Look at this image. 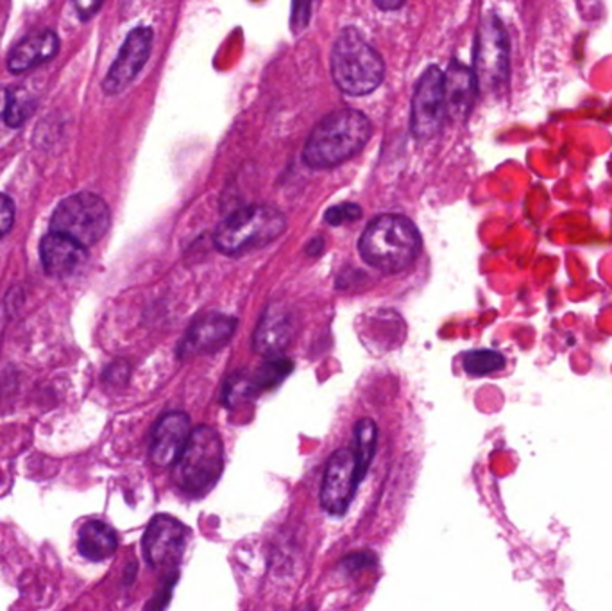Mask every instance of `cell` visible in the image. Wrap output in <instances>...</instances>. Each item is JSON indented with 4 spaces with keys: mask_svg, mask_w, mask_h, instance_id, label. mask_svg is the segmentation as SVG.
<instances>
[{
    "mask_svg": "<svg viewBox=\"0 0 612 611\" xmlns=\"http://www.w3.org/2000/svg\"><path fill=\"white\" fill-rule=\"evenodd\" d=\"M292 369H294V364L289 359H267L266 363L252 373V383L257 386L258 393L276 388L278 384H282L291 375Z\"/></svg>",
    "mask_w": 612,
    "mask_h": 611,
    "instance_id": "cell-20",
    "label": "cell"
},
{
    "mask_svg": "<svg viewBox=\"0 0 612 611\" xmlns=\"http://www.w3.org/2000/svg\"><path fill=\"white\" fill-rule=\"evenodd\" d=\"M224 470V445L212 427L193 428L187 447L174 462L173 479L179 490L188 495L210 492Z\"/></svg>",
    "mask_w": 612,
    "mask_h": 611,
    "instance_id": "cell-5",
    "label": "cell"
},
{
    "mask_svg": "<svg viewBox=\"0 0 612 611\" xmlns=\"http://www.w3.org/2000/svg\"><path fill=\"white\" fill-rule=\"evenodd\" d=\"M176 574L168 577V583H165V587L160 588L154 596L153 601L149 602L148 611H165L167 602L170 601V594H173L174 583H176Z\"/></svg>",
    "mask_w": 612,
    "mask_h": 611,
    "instance_id": "cell-26",
    "label": "cell"
},
{
    "mask_svg": "<svg viewBox=\"0 0 612 611\" xmlns=\"http://www.w3.org/2000/svg\"><path fill=\"white\" fill-rule=\"evenodd\" d=\"M310 8V4H294V15H292V25H294V30L299 31L308 24Z\"/></svg>",
    "mask_w": 612,
    "mask_h": 611,
    "instance_id": "cell-27",
    "label": "cell"
},
{
    "mask_svg": "<svg viewBox=\"0 0 612 611\" xmlns=\"http://www.w3.org/2000/svg\"><path fill=\"white\" fill-rule=\"evenodd\" d=\"M119 547L117 532L104 522H89L81 527L78 549L89 562H104L114 556Z\"/></svg>",
    "mask_w": 612,
    "mask_h": 611,
    "instance_id": "cell-17",
    "label": "cell"
},
{
    "mask_svg": "<svg viewBox=\"0 0 612 611\" xmlns=\"http://www.w3.org/2000/svg\"><path fill=\"white\" fill-rule=\"evenodd\" d=\"M464 369L471 377H485L505 366V357L494 350H473L464 355Z\"/></svg>",
    "mask_w": 612,
    "mask_h": 611,
    "instance_id": "cell-21",
    "label": "cell"
},
{
    "mask_svg": "<svg viewBox=\"0 0 612 611\" xmlns=\"http://www.w3.org/2000/svg\"><path fill=\"white\" fill-rule=\"evenodd\" d=\"M58 50L60 38L55 31H36L33 35L25 36L24 40L19 42L15 49L11 50L8 69L13 74H22L52 60Z\"/></svg>",
    "mask_w": 612,
    "mask_h": 611,
    "instance_id": "cell-16",
    "label": "cell"
},
{
    "mask_svg": "<svg viewBox=\"0 0 612 611\" xmlns=\"http://www.w3.org/2000/svg\"><path fill=\"white\" fill-rule=\"evenodd\" d=\"M75 8L80 11L81 19L86 21V19L94 15L95 11L101 10V2H78Z\"/></svg>",
    "mask_w": 612,
    "mask_h": 611,
    "instance_id": "cell-28",
    "label": "cell"
},
{
    "mask_svg": "<svg viewBox=\"0 0 612 611\" xmlns=\"http://www.w3.org/2000/svg\"><path fill=\"white\" fill-rule=\"evenodd\" d=\"M361 215L362 210L358 204L342 203L328 210L327 221L330 224H342L348 223V221H356V219H361Z\"/></svg>",
    "mask_w": 612,
    "mask_h": 611,
    "instance_id": "cell-24",
    "label": "cell"
},
{
    "mask_svg": "<svg viewBox=\"0 0 612 611\" xmlns=\"http://www.w3.org/2000/svg\"><path fill=\"white\" fill-rule=\"evenodd\" d=\"M421 251V235L403 215H381L369 223L361 239V254L384 273L409 269Z\"/></svg>",
    "mask_w": 612,
    "mask_h": 611,
    "instance_id": "cell-2",
    "label": "cell"
},
{
    "mask_svg": "<svg viewBox=\"0 0 612 611\" xmlns=\"http://www.w3.org/2000/svg\"><path fill=\"white\" fill-rule=\"evenodd\" d=\"M151 49H153V31L149 27H137L131 31L114 66L109 67L108 75L103 83L104 92L115 95L128 89L137 80L143 66L148 63Z\"/></svg>",
    "mask_w": 612,
    "mask_h": 611,
    "instance_id": "cell-11",
    "label": "cell"
},
{
    "mask_svg": "<svg viewBox=\"0 0 612 611\" xmlns=\"http://www.w3.org/2000/svg\"><path fill=\"white\" fill-rule=\"evenodd\" d=\"M285 228V215L280 210L267 204H251L227 215L215 230L213 243L224 255L237 257L271 244Z\"/></svg>",
    "mask_w": 612,
    "mask_h": 611,
    "instance_id": "cell-4",
    "label": "cell"
},
{
    "mask_svg": "<svg viewBox=\"0 0 612 611\" xmlns=\"http://www.w3.org/2000/svg\"><path fill=\"white\" fill-rule=\"evenodd\" d=\"M446 108L451 114L466 115L473 105L476 78L466 67L454 63L445 78Z\"/></svg>",
    "mask_w": 612,
    "mask_h": 611,
    "instance_id": "cell-18",
    "label": "cell"
},
{
    "mask_svg": "<svg viewBox=\"0 0 612 611\" xmlns=\"http://www.w3.org/2000/svg\"><path fill=\"white\" fill-rule=\"evenodd\" d=\"M373 126L358 109H337L311 131L303 158L314 169H331L361 153L369 142Z\"/></svg>",
    "mask_w": 612,
    "mask_h": 611,
    "instance_id": "cell-1",
    "label": "cell"
},
{
    "mask_svg": "<svg viewBox=\"0 0 612 611\" xmlns=\"http://www.w3.org/2000/svg\"><path fill=\"white\" fill-rule=\"evenodd\" d=\"M474 63L476 78L485 85L498 86L509 74V40L504 27L494 16L480 27Z\"/></svg>",
    "mask_w": 612,
    "mask_h": 611,
    "instance_id": "cell-9",
    "label": "cell"
},
{
    "mask_svg": "<svg viewBox=\"0 0 612 611\" xmlns=\"http://www.w3.org/2000/svg\"><path fill=\"white\" fill-rule=\"evenodd\" d=\"M331 72L344 94L367 95L381 85L386 67L358 31L344 30L333 45Z\"/></svg>",
    "mask_w": 612,
    "mask_h": 611,
    "instance_id": "cell-3",
    "label": "cell"
},
{
    "mask_svg": "<svg viewBox=\"0 0 612 611\" xmlns=\"http://www.w3.org/2000/svg\"><path fill=\"white\" fill-rule=\"evenodd\" d=\"M258 389L252 383V375L249 373H235L227 378L223 389V402L227 408H235L238 403L247 402L257 397Z\"/></svg>",
    "mask_w": 612,
    "mask_h": 611,
    "instance_id": "cell-22",
    "label": "cell"
},
{
    "mask_svg": "<svg viewBox=\"0 0 612 611\" xmlns=\"http://www.w3.org/2000/svg\"><path fill=\"white\" fill-rule=\"evenodd\" d=\"M8 105H10V92L0 86V125L5 122V114H8Z\"/></svg>",
    "mask_w": 612,
    "mask_h": 611,
    "instance_id": "cell-29",
    "label": "cell"
},
{
    "mask_svg": "<svg viewBox=\"0 0 612 611\" xmlns=\"http://www.w3.org/2000/svg\"><path fill=\"white\" fill-rule=\"evenodd\" d=\"M35 106V101L27 99V94L22 92H10V105H8V114H5V125L11 128H19L30 119L31 109Z\"/></svg>",
    "mask_w": 612,
    "mask_h": 611,
    "instance_id": "cell-23",
    "label": "cell"
},
{
    "mask_svg": "<svg viewBox=\"0 0 612 611\" xmlns=\"http://www.w3.org/2000/svg\"><path fill=\"white\" fill-rule=\"evenodd\" d=\"M190 434H192V423L187 414L174 411L160 418L158 423L154 425L151 450H149L154 467H174V462L178 461L184 448L187 447Z\"/></svg>",
    "mask_w": 612,
    "mask_h": 611,
    "instance_id": "cell-13",
    "label": "cell"
},
{
    "mask_svg": "<svg viewBox=\"0 0 612 611\" xmlns=\"http://www.w3.org/2000/svg\"><path fill=\"white\" fill-rule=\"evenodd\" d=\"M15 223V204L5 195H0V239L10 234Z\"/></svg>",
    "mask_w": 612,
    "mask_h": 611,
    "instance_id": "cell-25",
    "label": "cell"
},
{
    "mask_svg": "<svg viewBox=\"0 0 612 611\" xmlns=\"http://www.w3.org/2000/svg\"><path fill=\"white\" fill-rule=\"evenodd\" d=\"M111 224L108 204L92 192L63 199L50 219V230L89 248L99 243Z\"/></svg>",
    "mask_w": 612,
    "mask_h": 611,
    "instance_id": "cell-6",
    "label": "cell"
},
{
    "mask_svg": "<svg viewBox=\"0 0 612 611\" xmlns=\"http://www.w3.org/2000/svg\"><path fill=\"white\" fill-rule=\"evenodd\" d=\"M376 436H378V428H376L373 420L364 418L356 423L355 439H353V450L351 453L355 456L362 479L366 478L370 461L375 458Z\"/></svg>",
    "mask_w": 612,
    "mask_h": 611,
    "instance_id": "cell-19",
    "label": "cell"
},
{
    "mask_svg": "<svg viewBox=\"0 0 612 611\" xmlns=\"http://www.w3.org/2000/svg\"><path fill=\"white\" fill-rule=\"evenodd\" d=\"M188 529L168 515H158L149 522L142 547L145 560L154 568L174 567L184 556Z\"/></svg>",
    "mask_w": 612,
    "mask_h": 611,
    "instance_id": "cell-10",
    "label": "cell"
},
{
    "mask_svg": "<svg viewBox=\"0 0 612 611\" xmlns=\"http://www.w3.org/2000/svg\"><path fill=\"white\" fill-rule=\"evenodd\" d=\"M294 338V316L282 305H271L263 313L257 332L252 338V346L266 357H280V353L289 346Z\"/></svg>",
    "mask_w": 612,
    "mask_h": 611,
    "instance_id": "cell-14",
    "label": "cell"
},
{
    "mask_svg": "<svg viewBox=\"0 0 612 611\" xmlns=\"http://www.w3.org/2000/svg\"><path fill=\"white\" fill-rule=\"evenodd\" d=\"M237 328V319L224 316V314H204L199 316L190 328L187 336L179 344V357L187 359L203 353H213L229 343Z\"/></svg>",
    "mask_w": 612,
    "mask_h": 611,
    "instance_id": "cell-12",
    "label": "cell"
},
{
    "mask_svg": "<svg viewBox=\"0 0 612 611\" xmlns=\"http://www.w3.org/2000/svg\"><path fill=\"white\" fill-rule=\"evenodd\" d=\"M376 5H380L381 10H398L403 5V2H390V4H384V2H376Z\"/></svg>",
    "mask_w": 612,
    "mask_h": 611,
    "instance_id": "cell-30",
    "label": "cell"
},
{
    "mask_svg": "<svg viewBox=\"0 0 612 611\" xmlns=\"http://www.w3.org/2000/svg\"><path fill=\"white\" fill-rule=\"evenodd\" d=\"M361 481L358 465L350 448L337 450L328 461L322 478L321 506L330 515H344Z\"/></svg>",
    "mask_w": 612,
    "mask_h": 611,
    "instance_id": "cell-8",
    "label": "cell"
},
{
    "mask_svg": "<svg viewBox=\"0 0 612 611\" xmlns=\"http://www.w3.org/2000/svg\"><path fill=\"white\" fill-rule=\"evenodd\" d=\"M445 74L437 67H428L421 75L412 99V133L415 139H432L445 119Z\"/></svg>",
    "mask_w": 612,
    "mask_h": 611,
    "instance_id": "cell-7",
    "label": "cell"
},
{
    "mask_svg": "<svg viewBox=\"0 0 612 611\" xmlns=\"http://www.w3.org/2000/svg\"><path fill=\"white\" fill-rule=\"evenodd\" d=\"M40 255L45 273L56 279L74 274L86 260V251L81 244L56 232H50L42 239Z\"/></svg>",
    "mask_w": 612,
    "mask_h": 611,
    "instance_id": "cell-15",
    "label": "cell"
}]
</instances>
